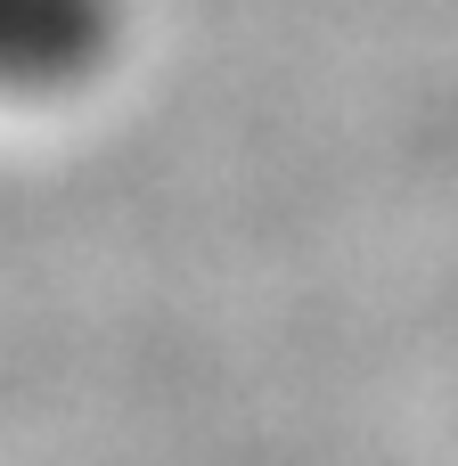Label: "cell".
<instances>
[{
  "label": "cell",
  "instance_id": "6da1fadb",
  "mask_svg": "<svg viewBox=\"0 0 458 466\" xmlns=\"http://www.w3.org/2000/svg\"><path fill=\"white\" fill-rule=\"evenodd\" d=\"M123 41V0H0V98L82 90Z\"/></svg>",
  "mask_w": 458,
  "mask_h": 466
}]
</instances>
